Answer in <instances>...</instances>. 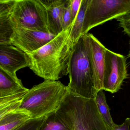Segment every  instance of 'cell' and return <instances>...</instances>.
<instances>
[{
    "instance_id": "obj_4",
    "label": "cell",
    "mask_w": 130,
    "mask_h": 130,
    "mask_svg": "<svg viewBox=\"0 0 130 130\" xmlns=\"http://www.w3.org/2000/svg\"><path fill=\"white\" fill-rule=\"evenodd\" d=\"M68 74L69 82L67 88L70 92L84 98L94 99L98 91L95 86L93 72L83 36L74 47L69 62Z\"/></svg>"
},
{
    "instance_id": "obj_18",
    "label": "cell",
    "mask_w": 130,
    "mask_h": 130,
    "mask_svg": "<svg viewBox=\"0 0 130 130\" xmlns=\"http://www.w3.org/2000/svg\"><path fill=\"white\" fill-rule=\"evenodd\" d=\"M21 99L11 101L2 105L0 108V120L10 112L18 109Z\"/></svg>"
},
{
    "instance_id": "obj_20",
    "label": "cell",
    "mask_w": 130,
    "mask_h": 130,
    "mask_svg": "<svg viewBox=\"0 0 130 130\" xmlns=\"http://www.w3.org/2000/svg\"><path fill=\"white\" fill-rule=\"evenodd\" d=\"M44 118L30 119L23 125L15 130H37L44 120Z\"/></svg>"
},
{
    "instance_id": "obj_3",
    "label": "cell",
    "mask_w": 130,
    "mask_h": 130,
    "mask_svg": "<svg viewBox=\"0 0 130 130\" xmlns=\"http://www.w3.org/2000/svg\"><path fill=\"white\" fill-rule=\"evenodd\" d=\"M57 111L72 130H109L94 99L79 97L69 91Z\"/></svg>"
},
{
    "instance_id": "obj_14",
    "label": "cell",
    "mask_w": 130,
    "mask_h": 130,
    "mask_svg": "<svg viewBox=\"0 0 130 130\" xmlns=\"http://www.w3.org/2000/svg\"><path fill=\"white\" fill-rule=\"evenodd\" d=\"M37 130H72L57 111L44 118Z\"/></svg>"
},
{
    "instance_id": "obj_1",
    "label": "cell",
    "mask_w": 130,
    "mask_h": 130,
    "mask_svg": "<svg viewBox=\"0 0 130 130\" xmlns=\"http://www.w3.org/2000/svg\"><path fill=\"white\" fill-rule=\"evenodd\" d=\"M72 24L31 54L29 68L45 80L57 81L68 74L70 59L76 42L70 37Z\"/></svg>"
},
{
    "instance_id": "obj_21",
    "label": "cell",
    "mask_w": 130,
    "mask_h": 130,
    "mask_svg": "<svg viewBox=\"0 0 130 130\" xmlns=\"http://www.w3.org/2000/svg\"><path fill=\"white\" fill-rule=\"evenodd\" d=\"M119 21V24L130 37V11L116 18Z\"/></svg>"
},
{
    "instance_id": "obj_10",
    "label": "cell",
    "mask_w": 130,
    "mask_h": 130,
    "mask_svg": "<svg viewBox=\"0 0 130 130\" xmlns=\"http://www.w3.org/2000/svg\"><path fill=\"white\" fill-rule=\"evenodd\" d=\"M28 56L10 44H0V67L13 75L20 69L29 67Z\"/></svg>"
},
{
    "instance_id": "obj_5",
    "label": "cell",
    "mask_w": 130,
    "mask_h": 130,
    "mask_svg": "<svg viewBox=\"0 0 130 130\" xmlns=\"http://www.w3.org/2000/svg\"><path fill=\"white\" fill-rule=\"evenodd\" d=\"M10 16L15 27L49 33L43 0H15Z\"/></svg>"
},
{
    "instance_id": "obj_25",
    "label": "cell",
    "mask_w": 130,
    "mask_h": 130,
    "mask_svg": "<svg viewBox=\"0 0 130 130\" xmlns=\"http://www.w3.org/2000/svg\"><path fill=\"white\" fill-rule=\"evenodd\" d=\"M129 57H130V50L129 51Z\"/></svg>"
},
{
    "instance_id": "obj_19",
    "label": "cell",
    "mask_w": 130,
    "mask_h": 130,
    "mask_svg": "<svg viewBox=\"0 0 130 130\" xmlns=\"http://www.w3.org/2000/svg\"><path fill=\"white\" fill-rule=\"evenodd\" d=\"M70 4L71 0H68L63 10L62 16V28L63 30L67 29L72 24Z\"/></svg>"
},
{
    "instance_id": "obj_2",
    "label": "cell",
    "mask_w": 130,
    "mask_h": 130,
    "mask_svg": "<svg viewBox=\"0 0 130 130\" xmlns=\"http://www.w3.org/2000/svg\"><path fill=\"white\" fill-rule=\"evenodd\" d=\"M68 92L60 81L45 80L28 90L18 109L27 112L31 119L45 117L59 109Z\"/></svg>"
},
{
    "instance_id": "obj_15",
    "label": "cell",
    "mask_w": 130,
    "mask_h": 130,
    "mask_svg": "<svg viewBox=\"0 0 130 130\" xmlns=\"http://www.w3.org/2000/svg\"><path fill=\"white\" fill-rule=\"evenodd\" d=\"M103 91L102 89L97 92L94 100L102 120L108 129H110L114 127L115 124L111 116L109 107L107 104L105 94Z\"/></svg>"
},
{
    "instance_id": "obj_13",
    "label": "cell",
    "mask_w": 130,
    "mask_h": 130,
    "mask_svg": "<svg viewBox=\"0 0 130 130\" xmlns=\"http://www.w3.org/2000/svg\"><path fill=\"white\" fill-rule=\"evenodd\" d=\"M31 119L29 114L18 108L0 120V130H15Z\"/></svg>"
},
{
    "instance_id": "obj_24",
    "label": "cell",
    "mask_w": 130,
    "mask_h": 130,
    "mask_svg": "<svg viewBox=\"0 0 130 130\" xmlns=\"http://www.w3.org/2000/svg\"><path fill=\"white\" fill-rule=\"evenodd\" d=\"M130 118H127L124 122L121 125H117L115 124L114 127L109 130H130Z\"/></svg>"
},
{
    "instance_id": "obj_17",
    "label": "cell",
    "mask_w": 130,
    "mask_h": 130,
    "mask_svg": "<svg viewBox=\"0 0 130 130\" xmlns=\"http://www.w3.org/2000/svg\"><path fill=\"white\" fill-rule=\"evenodd\" d=\"M88 2V0L82 1L79 10L72 24L70 36L71 39L75 42H77L82 36V29Z\"/></svg>"
},
{
    "instance_id": "obj_23",
    "label": "cell",
    "mask_w": 130,
    "mask_h": 130,
    "mask_svg": "<svg viewBox=\"0 0 130 130\" xmlns=\"http://www.w3.org/2000/svg\"><path fill=\"white\" fill-rule=\"evenodd\" d=\"M82 1V0H71L70 8L72 23L75 19L79 10Z\"/></svg>"
},
{
    "instance_id": "obj_9",
    "label": "cell",
    "mask_w": 130,
    "mask_h": 130,
    "mask_svg": "<svg viewBox=\"0 0 130 130\" xmlns=\"http://www.w3.org/2000/svg\"><path fill=\"white\" fill-rule=\"evenodd\" d=\"M56 36L48 33L15 27L11 44L29 55L45 46Z\"/></svg>"
},
{
    "instance_id": "obj_6",
    "label": "cell",
    "mask_w": 130,
    "mask_h": 130,
    "mask_svg": "<svg viewBox=\"0 0 130 130\" xmlns=\"http://www.w3.org/2000/svg\"><path fill=\"white\" fill-rule=\"evenodd\" d=\"M130 11V0H88L82 35L108 21Z\"/></svg>"
},
{
    "instance_id": "obj_22",
    "label": "cell",
    "mask_w": 130,
    "mask_h": 130,
    "mask_svg": "<svg viewBox=\"0 0 130 130\" xmlns=\"http://www.w3.org/2000/svg\"><path fill=\"white\" fill-rule=\"evenodd\" d=\"M14 1L0 0V17L10 14Z\"/></svg>"
},
{
    "instance_id": "obj_7",
    "label": "cell",
    "mask_w": 130,
    "mask_h": 130,
    "mask_svg": "<svg viewBox=\"0 0 130 130\" xmlns=\"http://www.w3.org/2000/svg\"><path fill=\"white\" fill-rule=\"evenodd\" d=\"M127 77L125 56L106 49L103 90L112 94L116 93L121 89L124 81Z\"/></svg>"
},
{
    "instance_id": "obj_12",
    "label": "cell",
    "mask_w": 130,
    "mask_h": 130,
    "mask_svg": "<svg viewBox=\"0 0 130 130\" xmlns=\"http://www.w3.org/2000/svg\"><path fill=\"white\" fill-rule=\"evenodd\" d=\"M28 90L17 76L13 75L0 67V98L26 93Z\"/></svg>"
},
{
    "instance_id": "obj_16",
    "label": "cell",
    "mask_w": 130,
    "mask_h": 130,
    "mask_svg": "<svg viewBox=\"0 0 130 130\" xmlns=\"http://www.w3.org/2000/svg\"><path fill=\"white\" fill-rule=\"evenodd\" d=\"M15 28L10 14L0 17V44H11Z\"/></svg>"
},
{
    "instance_id": "obj_8",
    "label": "cell",
    "mask_w": 130,
    "mask_h": 130,
    "mask_svg": "<svg viewBox=\"0 0 130 130\" xmlns=\"http://www.w3.org/2000/svg\"><path fill=\"white\" fill-rule=\"evenodd\" d=\"M97 91L103 90L105 58L107 48L91 34L83 35Z\"/></svg>"
},
{
    "instance_id": "obj_11",
    "label": "cell",
    "mask_w": 130,
    "mask_h": 130,
    "mask_svg": "<svg viewBox=\"0 0 130 130\" xmlns=\"http://www.w3.org/2000/svg\"><path fill=\"white\" fill-rule=\"evenodd\" d=\"M68 0H43L46 7L50 34L56 36L63 31L62 16Z\"/></svg>"
}]
</instances>
